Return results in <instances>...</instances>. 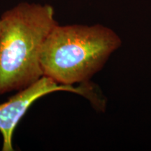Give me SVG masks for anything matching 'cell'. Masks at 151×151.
Masks as SVG:
<instances>
[{
    "label": "cell",
    "instance_id": "6da1fadb",
    "mask_svg": "<svg viewBox=\"0 0 151 151\" xmlns=\"http://www.w3.org/2000/svg\"><path fill=\"white\" fill-rule=\"evenodd\" d=\"M0 95L26 88L41 76V55L58 22L51 6L20 3L0 18Z\"/></svg>",
    "mask_w": 151,
    "mask_h": 151
},
{
    "label": "cell",
    "instance_id": "7a4b0ae2",
    "mask_svg": "<svg viewBox=\"0 0 151 151\" xmlns=\"http://www.w3.org/2000/svg\"><path fill=\"white\" fill-rule=\"evenodd\" d=\"M120 45L118 35L101 24H57L43 46V75L59 84L88 82Z\"/></svg>",
    "mask_w": 151,
    "mask_h": 151
},
{
    "label": "cell",
    "instance_id": "3957f363",
    "mask_svg": "<svg viewBox=\"0 0 151 151\" xmlns=\"http://www.w3.org/2000/svg\"><path fill=\"white\" fill-rule=\"evenodd\" d=\"M68 91L87 98L94 107L104 109V103L100 99L96 88L88 82L83 83L78 88L59 84L52 78L43 76L26 88L18 90L8 101L0 104V132L3 137V151H13L12 137L17 124L36 100L49 93Z\"/></svg>",
    "mask_w": 151,
    "mask_h": 151
},
{
    "label": "cell",
    "instance_id": "277c9868",
    "mask_svg": "<svg viewBox=\"0 0 151 151\" xmlns=\"http://www.w3.org/2000/svg\"><path fill=\"white\" fill-rule=\"evenodd\" d=\"M0 27H1V21H0Z\"/></svg>",
    "mask_w": 151,
    "mask_h": 151
}]
</instances>
